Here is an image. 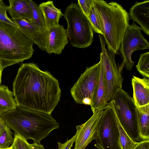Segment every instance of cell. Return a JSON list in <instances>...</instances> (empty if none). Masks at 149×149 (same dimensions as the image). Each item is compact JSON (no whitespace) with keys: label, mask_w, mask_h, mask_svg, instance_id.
<instances>
[{"label":"cell","mask_w":149,"mask_h":149,"mask_svg":"<svg viewBox=\"0 0 149 149\" xmlns=\"http://www.w3.org/2000/svg\"><path fill=\"white\" fill-rule=\"evenodd\" d=\"M18 105L51 114L59 101L61 91L58 80L33 63H23L13 84Z\"/></svg>","instance_id":"1"},{"label":"cell","mask_w":149,"mask_h":149,"mask_svg":"<svg viewBox=\"0 0 149 149\" xmlns=\"http://www.w3.org/2000/svg\"><path fill=\"white\" fill-rule=\"evenodd\" d=\"M6 125L27 140L40 143L54 130L59 123L51 114L31 110L17 105L15 109L1 116Z\"/></svg>","instance_id":"2"},{"label":"cell","mask_w":149,"mask_h":149,"mask_svg":"<svg viewBox=\"0 0 149 149\" xmlns=\"http://www.w3.org/2000/svg\"><path fill=\"white\" fill-rule=\"evenodd\" d=\"M93 5L100 19L107 49L116 54L130 25L129 13L114 1L108 3L103 0H93Z\"/></svg>","instance_id":"3"},{"label":"cell","mask_w":149,"mask_h":149,"mask_svg":"<svg viewBox=\"0 0 149 149\" xmlns=\"http://www.w3.org/2000/svg\"><path fill=\"white\" fill-rule=\"evenodd\" d=\"M34 43L17 28L0 22V64L5 68L30 58Z\"/></svg>","instance_id":"4"},{"label":"cell","mask_w":149,"mask_h":149,"mask_svg":"<svg viewBox=\"0 0 149 149\" xmlns=\"http://www.w3.org/2000/svg\"><path fill=\"white\" fill-rule=\"evenodd\" d=\"M63 16L67 22L66 32L71 45L84 49L91 45L94 41L93 30L77 3L72 2L68 6Z\"/></svg>","instance_id":"5"},{"label":"cell","mask_w":149,"mask_h":149,"mask_svg":"<svg viewBox=\"0 0 149 149\" xmlns=\"http://www.w3.org/2000/svg\"><path fill=\"white\" fill-rule=\"evenodd\" d=\"M111 100L121 126L134 141H141L139 130L136 107L132 98L122 88L117 90Z\"/></svg>","instance_id":"6"},{"label":"cell","mask_w":149,"mask_h":149,"mask_svg":"<svg viewBox=\"0 0 149 149\" xmlns=\"http://www.w3.org/2000/svg\"><path fill=\"white\" fill-rule=\"evenodd\" d=\"M98 36L102 50L100 60L104 68L106 86L105 101L107 105L111 100L115 91L119 88H122L123 78L115 61L116 54L106 49L103 36L100 34Z\"/></svg>","instance_id":"7"},{"label":"cell","mask_w":149,"mask_h":149,"mask_svg":"<svg viewBox=\"0 0 149 149\" xmlns=\"http://www.w3.org/2000/svg\"><path fill=\"white\" fill-rule=\"evenodd\" d=\"M100 61L87 68L70 89L77 103L91 106L99 76Z\"/></svg>","instance_id":"8"},{"label":"cell","mask_w":149,"mask_h":149,"mask_svg":"<svg viewBox=\"0 0 149 149\" xmlns=\"http://www.w3.org/2000/svg\"><path fill=\"white\" fill-rule=\"evenodd\" d=\"M95 140V146L100 149H122L115 116L107 106L103 111Z\"/></svg>","instance_id":"9"},{"label":"cell","mask_w":149,"mask_h":149,"mask_svg":"<svg viewBox=\"0 0 149 149\" xmlns=\"http://www.w3.org/2000/svg\"><path fill=\"white\" fill-rule=\"evenodd\" d=\"M141 29L134 22L127 27L120 46L122 61L120 65H124L127 70H132L134 62L132 59L133 52L138 50L149 49V42L141 33Z\"/></svg>","instance_id":"10"},{"label":"cell","mask_w":149,"mask_h":149,"mask_svg":"<svg viewBox=\"0 0 149 149\" xmlns=\"http://www.w3.org/2000/svg\"><path fill=\"white\" fill-rule=\"evenodd\" d=\"M103 111L93 112L92 116L87 121L76 127V137L74 149H85L92 141L95 140Z\"/></svg>","instance_id":"11"},{"label":"cell","mask_w":149,"mask_h":149,"mask_svg":"<svg viewBox=\"0 0 149 149\" xmlns=\"http://www.w3.org/2000/svg\"><path fill=\"white\" fill-rule=\"evenodd\" d=\"M47 31L45 51L49 54H61L68 43L66 29L59 24Z\"/></svg>","instance_id":"12"},{"label":"cell","mask_w":149,"mask_h":149,"mask_svg":"<svg viewBox=\"0 0 149 149\" xmlns=\"http://www.w3.org/2000/svg\"><path fill=\"white\" fill-rule=\"evenodd\" d=\"M10 19L18 27L20 31L42 51H45L47 31L23 20Z\"/></svg>","instance_id":"13"},{"label":"cell","mask_w":149,"mask_h":149,"mask_svg":"<svg viewBox=\"0 0 149 149\" xmlns=\"http://www.w3.org/2000/svg\"><path fill=\"white\" fill-rule=\"evenodd\" d=\"M129 17L141 26L142 30L149 35V1L136 2L129 10Z\"/></svg>","instance_id":"14"},{"label":"cell","mask_w":149,"mask_h":149,"mask_svg":"<svg viewBox=\"0 0 149 149\" xmlns=\"http://www.w3.org/2000/svg\"><path fill=\"white\" fill-rule=\"evenodd\" d=\"M133 90L132 98L136 107L149 104V79L134 76L132 79Z\"/></svg>","instance_id":"15"},{"label":"cell","mask_w":149,"mask_h":149,"mask_svg":"<svg viewBox=\"0 0 149 149\" xmlns=\"http://www.w3.org/2000/svg\"><path fill=\"white\" fill-rule=\"evenodd\" d=\"M8 10L11 18L25 20L31 23L32 10L29 0H9Z\"/></svg>","instance_id":"16"},{"label":"cell","mask_w":149,"mask_h":149,"mask_svg":"<svg viewBox=\"0 0 149 149\" xmlns=\"http://www.w3.org/2000/svg\"><path fill=\"white\" fill-rule=\"evenodd\" d=\"M39 6L43 16L46 31L59 24V19L63 14L60 9L54 6L53 1L42 2Z\"/></svg>","instance_id":"17"},{"label":"cell","mask_w":149,"mask_h":149,"mask_svg":"<svg viewBox=\"0 0 149 149\" xmlns=\"http://www.w3.org/2000/svg\"><path fill=\"white\" fill-rule=\"evenodd\" d=\"M100 61V68L98 82L91 107L93 112L103 110L107 106L105 101V82L103 65Z\"/></svg>","instance_id":"18"},{"label":"cell","mask_w":149,"mask_h":149,"mask_svg":"<svg viewBox=\"0 0 149 149\" xmlns=\"http://www.w3.org/2000/svg\"><path fill=\"white\" fill-rule=\"evenodd\" d=\"M136 109L140 139L149 140V104Z\"/></svg>","instance_id":"19"},{"label":"cell","mask_w":149,"mask_h":149,"mask_svg":"<svg viewBox=\"0 0 149 149\" xmlns=\"http://www.w3.org/2000/svg\"><path fill=\"white\" fill-rule=\"evenodd\" d=\"M14 94L8 87L0 86V116L15 108L17 105Z\"/></svg>","instance_id":"20"},{"label":"cell","mask_w":149,"mask_h":149,"mask_svg":"<svg viewBox=\"0 0 149 149\" xmlns=\"http://www.w3.org/2000/svg\"><path fill=\"white\" fill-rule=\"evenodd\" d=\"M107 106L112 109L115 116L119 131V141L122 149H133L138 142L132 140L123 128L116 114L112 101L111 100Z\"/></svg>","instance_id":"21"},{"label":"cell","mask_w":149,"mask_h":149,"mask_svg":"<svg viewBox=\"0 0 149 149\" xmlns=\"http://www.w3.org/2000/svg\"><path fill=\"white\" fill-rule=\"evenodd\" d=\"M32 14L33 21L31 24L46 30L42 14L39 5L31 0H29Z\"/></svg>","instance_id":"22"},{"label":"cell","mask_w":149,"mask_h":149,"mask_svg":"<svg viewBox=\"0 0 149 149\" xmlns=\"http://www.w3.org/2000/svg\"><path fill=\"white\" fill-rule=\"evenodd\" d=\"M137 70L144 77L149 78V52L141 54L137 64Z\"/></svg>","instance_id":"23"},{"label":"cell","mask_w":149,"mask_h":149,"mask_svg":"<svg viewBox=\"0 0 149 149\" xmlns=\"http://www.w3.org/2000/svg\"><path fill=\"white\" fill-rule=\"evenodd\" d=\"M88 19L93 31L103 36L100 19L93 5L91 7Z\"/></svg>","instance_id":"24"},{"label":"cell","mask_w":149,"mask_h":149,"mask_svg":"<svg viewBox=\"0 0 149 149\" xmlns=\"http://www.w3.org/2000/svg\"><path fill=\"white\" fill-rule=\"evenodd\" d=\"M14 140L11 129L6 125L5 130L0 135V149L8 148Z\"/></svg>","instance_id":"25"},{"label":"cell","mask_w":149,"mask_h":149,"mask_svg":"<svg viewBox=\"0 0 149 149\" xmlns=\"http://www.w3.org/2000/svg\"><path fill=\"white\" fill-rule=\"evenodd\" d=\"M9 6L6 5L2 0H0V22L8 23L18 28V25L9 18L6 13Z\"/></svg>","instance_id":"26"},{"label":"cell","mask_w":149,"mask_h":149,"mask_svg":"<svg viewBox=\"0 0 149 149\" xmlns=\"http://www.w3.org/2000/svg\"><path fill=\"white\" fill-rule=\"evenodd\" d=\"M12 145L14 149H31V144L27 140L15 133Z\"/></svg>","instance_id":"27"},{"label":"cell","mask_w":149,"mask_h":149,"mask_svg":"<svg viewBox=\"0 0 149 149\" xmlns=\"http://www.w3.org/2000/svg\"><path fill=\"white\" fill-rule=\"evenodd\" d=\"M77 4L88 19L93 0H78Z\"/></svg>","instance_id":"28"},{"label":"cell","mask_w":149,"mask_h":149,"mask_svg":"<svg viewBox=\"0 0 149 149\" xmlns=\"http://www.w3.org/2000/svg\"><path fill=\"white\" fill-rule=\"evenodd\" d=\"M76 137L75 134L71 139L69 140L68 139L64 143H61L58 142V149H71L73 143L75 141Z\"/></svg>","instance_id":"29"},{"label":"cell","mask_w":149,"mask_h":149,"mask_svg":"<svg viewBox=\"0 0 149 149\" xmlns=\"http://www.w3.org/2000/svg\"><path fill=\"white\" fill-rule=\"evenodd\" d=\"M133 149H149V140H143L138 142Z\"/></svg>","instance_id":"30"},{"label":"cell","mask_w":149,"mask_h":149,"mask_svg":"<svg viewBox=\"0 0 149 149\" xmlns=\"http://www.w3.org/2000/svg\"><path fill=\"white\" fill-rule=\"evenodd\" d=\"M6 125L2 117L0 116V135L5 129Z\"/></svg>","instance_id":"31"},{"label":"cell","mask_w":149,"mask_h":149,"mask_svg":"<svg viewBox=\"0 0 149 149\" xmlns=\"http://www.w3.org/2000/svg\"><path fill=\"white\" fill-rule=\"evenodd\" d=\"M31 149H45L43 146L40 143L34 142L31 144Z\"/></svg>","instance_id":"32"},{"label":"cell","mask_w":149,"mask_h":149,"mask_svg":"<svg viewBox=\"0 0 149 149\" xmlns=\"http://www.w3.org/2000/svg\"><path fill=\"white\" fill-rule=\"evenodd\" d=\"M3 70V69L0 64V86L1 83V76H2V71Z\"/></svg>","instance_id":"33"},{"label":"cell","mask_w":149,"mask_h":149,"mask_svg":"<svg viewBox=\"0 0 149 149\" xmlns=\"http://www.w3.org/2000/svg\"><path fill=\"white\" fill-rule=\"evenodd\" d=\"M6 149H14V148L13 146L12 145V146H11L10 147H9L8 148Z\"/></svg>","instance_id":"34"}]
</instances>
